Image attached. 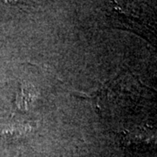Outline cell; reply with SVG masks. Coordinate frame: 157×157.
I'll return each mask as SVG.
<instances>
[{
  "label": "cell",
  "mask_w": 157,
  "mask_h": 157,
  "mask_svg": "<svg viewBox=\"0 0 157 157\" xmlns=\"http://www.w3.org/2000/svg\"><path fill=\"white\" fill-rule=\"evenodd\" d=\"M34 97V92L32 87L22 86L20 93L17 95V105L21 109H27L31 102L33 101Z\"/></svg>",
  "instance_id": "6da1fadb"
},
{
  "label": "cell",
  "mask_w": 157,
  "mask_h": 157,
  "mask_svg": "<svg viewBox=\"0 0 157 157\" xmlns=\"http://www.w3.org/2000/svg\"><path fill=\"white\" fill-rule=\"evenodd\" d=\"M31 130V126L30 125H24V124H21V125H13L11 127H7L6 129L3 130V134L5 135H10V137H20L22 135H25L26 133H28L29 131Z\"/></svg>",
  "instance_id": "7a4b0ae2"
}]
</instances>
